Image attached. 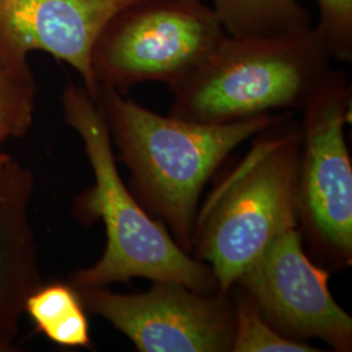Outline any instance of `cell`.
Masks as SVG:
<instances>
[{
	"label": "cell",
	"instance_id": "52a82bcc",
	"mask_svg": "<svg viewBox=\"0 0 352 352\" xmlns=\"http://www.w3.org/2000/svg\"><path fill=\"white\" fill-rule=\"evenodd\" d=\"M75 287V286H74ZM87 312L109 321L140 352H228L234 307L226 294H202L174 280L120 294L109 287H75Z\"/></svg>",
	"mask_w": 352,
	"mask_h": 352
},
{
	"label": "cell",
	"instance_id": "e0dca14e",
	"mask_svg": "<svg viewBox=\"0 0 352 352\" xmlns=\"http://www.w3.org/2000/svg\"><path fill=\"white\" fill-rule=\"evenodd\" d=\"M10 158H11V155L7 154V153H4V151H1V148H0V164H3V162H6V161L10 160Z\"/></svg>",
	"mask_w": 352,
	"mask_h": 352
},
{
	"label": "cell",
	"instance_id": "7a4b0ae2",
	"mask_svg": "<svg viewBox=\"0 0 352 352\" xmlns=\"http://www.w3.org/2000/svg\"><path fill=\"white\" fill-rule=\"evenodd\" d=\"M65 123L84 145L94 176L76 196L72 215L84 226L101 221L106 245L101 258L69 274L75 287H109L133 278L174 280L202 294H217L212 269L184 251L162 221L153 218L123 182L107 123L87 89L68 84L62 93Z\"/></svg>",
	"mask_w": 352,
	"mask_h": 352
},
{
	"label": "cell",
	"instance_id": "ac0fdd59",
	"mask_svg": "<svg viewBox=\"0 0 352 352\" xmlns=\"http://www.w3.org/2000/svg\"><path fill=\"white\" fill-rule=\"evenodd\" d=\"M0 352H3V350H1V349H0Z\"/></svg>",
	"mask_w": 352,
	"mask_h": 352
},
{
	"label": "cell",
	"instance_id": "5b68a950",
	"mask_svg": "<svg viewBox=\"0 0 352 352\" xmlns=\"http://www.w3.org/2000/svg\"><path fill=\"white\" fill-rule=\"evenodd\" d=\"M298 228L316 264L340 272L352 264V164L344 135L351 85L330 69L302 104Z\"/></svg>",
	"mask_w": 352,
	"mask_h": 352
},
{
	"label": "cell",
	"instance_id": "ba28073f",
	"mask_svg": "<svg viewBox=\"0 0 352 352\" xmlns=\"http://www.w3.org/2000/svg\"><path fill=\"white\" fill-rule=\"evenodd\" d=\"M330 272L305 252L298 227L289 228L236 279L265 320L286 338L325 342L352 350V318L329 289Z\"/></svg>",
	"mask_w": 352,
	"mask_h": 352
},
{
	"label": "cell",
	"instance_id": "5bb4252c",
	"mask_svg": "<svg viewBox=\"0 0 352 352\" xmlns=\"http://www.w3.org/2000/svg\"><path fill=\"white\" fill-rule=\"evenodd\" d=\"M84 307L77 289L69 282L41 283L26 299L25 314L38 333L45 334L64 317Z\"/></svg>",
	"mask_w": 352,
	"mask_h": 352
},
{
	"label": "cell",
	"instance_id": "3957f363",
	"mask_svg": "<svg viewBox=\"0 0 352 352\" xmlns=\"http://www.w3.org/2000/svg\"><path fill=\"white\" fill-rule=\"evenodd\" d=\"M291 115L254 136L196 214L190 252L212 269L221 294L279 235L298 227L302 126Z\"/></svg>",
	"mask_w": 352,
	"mask_h": 352
},
{
	"label": "cell",
	"instance_id": "8992f818",
	"mask_svg": "<svg viewBox=\"0 0 352 352\" xmlns=\"http://www.w3.org/2000/svg\"><path fill=\"white\" fill-rule=\"evenodd\" d=\"M226 34L202 0H136L102 29L91 52L93 74L123 94L148 81L173 88Z\"/></svg>",
	"mask_w": 352,
	"mask_h": 352
},
{
	"label": "cell",
	"instance_id": "7c38bea8",
	"mask_svg": "<svg viewBox=\"0 0 352 352\" xmlns=\"http://www.w3.org/2000/svg\"><path fill=\"white\" fill-rule=\"evenodd\" d=\"M230 298L234 307V336L231 352H316L307 342L286 338L272 327L251 299L236 286H232Z\"/></svg>",
	"mask_w": 352,
	"mask_h": 352
},
{
	"label": "cell",
	"instance_id": "9c48e42d",
	"mask_svg": "<svg viewBox=\"0 0 352 352\" xmlns=\"http://www.w3.org/2000/svg\"><path fill=\"white\" fill-rule=\"evenodd\" d=\"M136 0H0V62L29 68L28 55L46 52L71 65L94 98L91 52L115 13Z\"/></svg>",
	"mask_w": 352,
	"mask_h": 352
},
{
	"label": "cell",
	"instance_id": "8fae6325",
	"mask_svg": "<svg viewBox=\"0 0 352 352\" xmlns=\"http://www.w3.org/2000/svg\"><path fill=\"white\" fill-rule=\"evenodd\" d=\"M227 34L279 36L311 28L299 0H210Z\"/></svg>",
	"mask_w": 352,
	"mask_h": 352
},
{
	"label": "cell",
	"instance_id": "30bf717a",
	"mask_svg": "<svg viewBox=\"0 0 352 352\" xmlns=\"http://www.w3.org/2000/svg\"><path fill=\"white\" fill-rule=\"evenodd\" d=\"M32 171L13 160L0 164V349L16 351L28 296L43 283L30 221Z\"/></svg>",
	"mask_w": 352,
	"mask_h": 352
},
{
	"label": "cell",
	"instance_id": "6da1fadb",
	"mask_svg": "<svg viewBox=\"0 0 352 352\" xmlns=\"http://www.w3.org/2000/svg\"><path fill=\"white\" fill-rule=\"evenodd\" d=\"M93 100L107 123L119 161L129 168L133 195L188 253L209 179L240 144L289 113L204 124L151 111L103 84H98Z\"/></svg>",
	"mask_w": 352,
	"mask_h": 352
},
{
	"label": "cell",
	"instance_id": "2e32d148",
	"mask_svg": "<svg viewBox=\"0 0 352 352\" xmlns=\"http://www.w3.org/2000/svg\"><path fill=\"white\" fill-rule=\"evenodd\" d=\"M47 340L62 347L93 349L87 309L84 307L64 317L60 322L50 327L45 334Z\"/></svg>",
	"mask_w": 352,
	"mask_h": 352
},
{
	"label": "cell",
	"instance_id": "9a60e30c",
	"mask_svg": "<svg viewBox=\"0 0 352 352\" xmlns=\"http://www.w3.org/2000/svg\"><path fill=\"white\" fill-rule=\"evenodd\" d=\"M321 33L333 59L351 62L352 0H316Z\"/></svg>",
	"mask_w": 352,
	"mask_h": 352
},
{
	"label": "cell",
	"instance_id": "277c9868",
	"mask_svg": "<svg viewBox=\"0 0 352 352\" xmlns=\"http://www.w3.org/2000/svg\"><path fill=\"white\" fill-rule=\"evenodd\" d=\"M331 59L312 26L279 36L226 34L170 88V113L204 124H230L300 110L331 69Z\"/></svg>",
	"mask_w": 352,
	"mask_h": 352
},
{
	"label": "cell",
	"instance_id": "4fadbf2b",
	"mask_svg": "<svg viewBox=\"0 0 352 352\" xmlns=\"http://www.w3.org/2000/svg\"><path fill=\"white\" fill-rule=\"evenodd\" d=\"M37 88L29 68L0 62V148L8 140L21 139L34 120Z\"/></svg>",
	"mask_w": 352,
	"mask_h": 352
}]
</instances>
